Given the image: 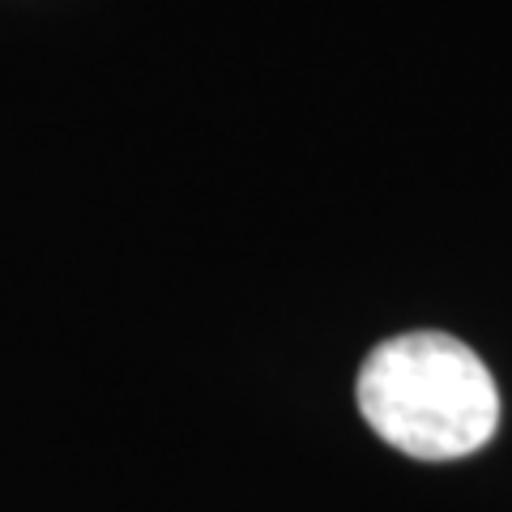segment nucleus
<instances>
[{
    "mask_svg": "<svg viewBox=\"0 0 512 512\" xmlns=\"http://www.w3.org/2000/svg\"><path fill=\"white\" fill-rule=\"evenodd\" d=\"M359 410L397 453L457 461L500 427V393L487 363L448 333H402L380 342L359 372Z\"/></svg>",
    "mask_w": 512,
    "mask_h": 512,
    "instance_id": "nucleus-1",
    "label": "nucleus"
}]
</instances>
